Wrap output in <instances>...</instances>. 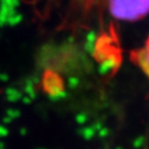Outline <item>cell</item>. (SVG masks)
<instances>
[{"mask_svg":"<svg viewBox=\"0 0 149 149\" xmlns=\"http://www.w3.org/2000/svg\"><path fill=\"white\" fill-rule=\"evenodd\" d=\"M109 16L116 21L135 23L149 17V0H105Z\"/></svg>","mask_w":149,"mask_h":149,"instance_id":"1","label":"cell"},{"mask_svg":"<svg viewBox=\"0 0 149 149\" xmlns=\"http://www.w3.org/2000/svg\"><path fill=\"white\" fill-rule=\"evenodd\" d=\"M129 59L149 83V33L139 47L130 51Z\"/></svg>","mask_w":149,"mask_h":149,"instance_id":"2","label":"cell"}]
</instances>
